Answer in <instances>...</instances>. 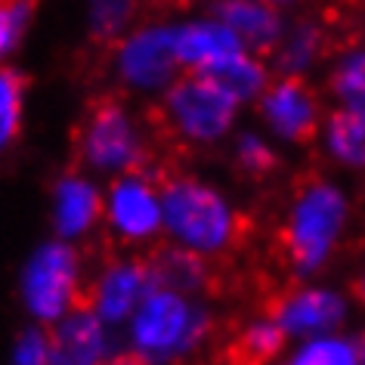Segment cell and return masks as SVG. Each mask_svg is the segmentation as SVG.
<instances>
[{"mask_svg": "<svg viewBox=\"0 0 365 365\" xmlns=\"http://www.w3.org/2000/svg\"><path fill=\"white\" fill-rule=\"evenodd\" d=\"M214 337V313L198 294L152 285L121 328V346L145 365H189Z\"/></svg>", "mask_w": 365, "mask_h": 365, "instance_id": "1", "label": "cell"}, {"mask_svg": "<svg viewBox=\"0 0 365 365\" xmlns=\"http://www.w3.org/2000/svg\"><path fill=\"white\" fill-rule=\"evenodd\" d=\"M161 207L164 239L207 260H223L251 232V220L226 202L220 189L186 170L161 177Z\"/></svg>", "mask_w": 365, "mask_h": 365, "instance_id": "2", "label": "cell"}, {"mask_svg": "<svg viewBox=\"0 0 365 365\" xmlns=\"http://www.w3.org/2000/svg\"><path fill=\"white\" fill-rule=\"evenodd\" d=\"M344 223V198L334 186L307 170L297 173L291 182V207L285 223L276 230L272 248H276L279 267L291 272L288 279H304L322 267L331 245Z\"/></svg>", "mask_w": 365, "mask_h": 365, "instance_id": "3", "label": "cell"}, {"mask_svg": "<svg viewBox=\"0 0 365 365\" xmlns=\"http://www.w3.org/2000/svg\"><path fill=\"white\" fill-rule=\"evenodd\" d=\"M152 124L121 96L96 99L75 130L78 168L99 180L145 170L152 164Z\"/></svg>", "mask_w": 365, "mask_h": 365, "instance_id": "4", "label": "cell"}, {"mask_svg": "<svg viewBox=\"0 0 365 365\" xmlns=\"http://www.w3.org/2000/svg\"><path fill=\"white\" fill-rule=\"evenodd\" d=\"M87 257L75 242L47 235L25 254L16 272V297L29 322L53 328L87 294Z\"/></svg>", "mask_w": 365, "mask_h": 365, "instance_id": "5", "label": "cell"}, {"mask_svg": "<svg viewBox=\"0 0 365 365\" xmlns=\"http://www.w3.org/2000/svg\"><path fill=\"white\" fill-rule=\"evenodd\" d=\"M239 99H232L214 81L186 71L158 96V124L177 145L205 149L220 143L235 121Z\"/></svg>", "mask_w": 365, "mask_h": 365, "instance_id": "6", "label": "cell"}, {"mask_svg": "<svg viewBox=\"0 0 365 365\" xmlns=\"http://www.w3.org/2000/svg\"><path fill=\"white\" fill-rule=\"evenodd\" d=\"M103 232L127 251L152 248L158 239H164L161 177L152 173V168L106 180Z\"/></svg>", "mask_w": 365, "mask_h": 365, "instance_id": "7", "label": "cell"}, {"mask_svg": "<svg viewBox=\"0 0 365 365\" xmlns=\"http://www.w3.org/2000/svg\"><path fill=\"white\" fill-rule=\"evenodd\" d=\"M173 34L168 25H143L112 43V75L124 93L161 96L180 78Z\"/></svg>", "mask_w": 365, "mask_h": 365, "instance_id": "8", "label": "cell"}, {"mask_svg": "<svg viewBox=\"0 0 365 365\" xmlns=\"http://www.w3.org/2000/svg\"><path fill=\"white\" fill-rule=\"evenodd\" d=\"M155 285L149 257L140 254H115L106 257L93 269V276L87 279V294L84 304L103 319L108 328L121 331L127 319L133 316V309L140 307V300L149 294Z\"/></svg>", "mask_w": 365, "mask_h": 365, "instance_id": "9", "label": "cell"}, {"mask_svg": "<svg viewBox=\"0 0 365 365\" xmlns=\"http://www.w3.org/2000/svg\"><path fill=\"white\" fill-rule=\"evenodd\" d=\"M103 182L84 168H68L50 182L47 220L50 235L75 245L90 242L103 230Z\"/></svg>", "mask_w": 365, "mask_h": 365, "instance_id": "10", "label": "cell"}, {"mask_svg": "<svg viewBox=\"0 0 365 365\" xmlns=\"http://www.w3.org/2000/svg\"><path fill=\"white\" fill-rule=\"evenodd\" d=\"M121 350V331L108 328L87 304L50 328V365H108Z\"/></svg>", "mask_w": 365, "mask_h": 365, "instance_id": "11", "label": "cell"}, {"mask_svg": "<svg viewBox=\"0 0 365 365\" xmlns=\"http://www.w3.org/2000/svg\"><path fill=\"white\" fill-rule=\"evenodd\" d=\"M260 112L272 130L294 145H309L319 133L316 93L300 75H282L276 84H267Z\"/></svg>", "mask_w": 365, "mask_h": 365, "instance_id": "12", "label": "cell"}, {"mask_svg": "<svg viewBox=\"0 0 365 365\" xmlns=\"http://www.w3.org/2000/svg\"><path fill=\"white\" fill-rule=\"evenodd\" d=\"M260 316H269L288 334H309L331 328L344 319V300L331 291H297V294H267Z\"/></svg>", "mask_w": 365, "mask_h": 365, "instance_id": "13", "label": "cell"}, {"mask_svg": "<svg viewBox=\"0 0 365 365\" xmlns=\"http://www.w3.org/2000/svg\"><path fill=\"white\" fill-rule=\"evenodd\" d=\"M211 16L239 34L242 47L260 53V56H269V53L279 50L282 19L272 10V4H263V0H220V4L211 6Z\"/></svg>", "mask_w": 365, "mask_h": 365, "instance_id": "14", "label": "cell"}, {"mask_svg": "<svg viewBox=\"0 0 365 365\" xmlns=\"http://www.w3.org/2000/svg\"><path fill=\"white\" fill-rule=\"evenodd\" d=\"M155 285L182 291V294H198L205 297L207 291H214L217 285V272H214V260L202 257V254L180 248V245H164L155 248L149 257Z\"/></svg>", "mask_w": 365, "mask_h": 365, "instance_id": "15", "label": "cell"}, {"mask_svg": "<svg viewBox=\"0 0 365 365\" xmlns=\"http://www.w3.org/2000/svg\"><path fill=\"white\" fill-rule=\"evenodd\" d=\"M173 43H177V59L186 71H198L211 62L232 56V53H242V41L230 25L223 22H189L180 25L177 34H173Z\"/></svg>", "mask_w": 365, "mask_h": 365, "instance_id": "16", "label": "cell"}, {"mask_svg": "<svg viewBox=\"0 0 365 365\" xmlns=\"http://www.w3.org/2000/svg\"><path fill=\"white\" fill-rule=\"evenodd\" d=\"M288 331L276 319L260 316L254 322L242 325L226 344V365H267L282 346H285Z\"/></svg>", "mask_w": 365, "mask_h": 365, "instance_id": "17", "label": "cell"}, {"mask_svg": "<svg viewBox=\"0 0 365 365\" xmlns=\"http://www.w3.org/2000/svg\"><path fill=\"white\" fill-rule=\"evenodd\" d=\"M198 75L214 81L217 87L226 90V93H230L232 99H239V103L260 96L263 90H267V84H269L267 68H263L257 59L245 56V50L232 53V56L217 59V62H211V66H205V68H198Z\"/></svg>", "mask_w": 365, "mask_h": 365, "instance_id": "18", "label": "cell"}, {"mask_svg": "<svg viewBox=\"0 0 365 365\" xmlns=\"http://www.w3.org/2000/svg\"><path fill=\"white\" fill-rule=\"evenodd\" d=\"M331 47H334V38H331L328 22L304 19V22H297L288 38L279 43L276 66H279L282 75H300L309 62L319 59L325 50H331Z\"/></svg>", "mask_w": 365, "mask_h": 365, "instance_id": "19", "label": "cell"}, {"mask_svg": "<svg viewBox=\"0 0 365 365\" xmlns=\"http://www.w3.org/2000/svg\"><path fill=\"white\" fill-rule=\"evenodd\" d=\"M25 124V78L22 71L0 66V158L19 143Z\"/></svg>", "mask_w": 365, "mask_h": 365, "instance_id": "20", "label": "cell"}, {"mask_svg": "<svg viewBox=\"0 0 365 365\" xmlns=\"http://www.w3.org/2000/svg\"><path fill=\"white\" fill-rule=\"evenodd\" d=\"M328 145L344 164L365 168V112L344 108L328 118Z\"/></svg>", "mask_w": 365, "mask_h": 365, "instance_id": "21", "label": "cell"}, {"mask_svg": "<svg viewBox=\"0 0 365 365\" xmlns=\"http://www.w3.org/2000/svg\"><path fill=\"white\" fill-rule=\"evenodd\" d=\"M140 0H90L87 6V29L96 43H115L124 38L130 22L136 19Z\"/></svg>", "mask_w": 365, "mask_h": 365, "instance_id": "22", "label": "cell"}, {"mask_svg": "<svg viewBox=\"0 0 365 365\" xmlns=\"http://www.w3.org/2000/svg\"><path fill=\"white\" fill-rule=\"evenodd\" d=\"M6 365H50V328L25 322L10 341Z\"/></svg>", "mask_w": 365, "mask_h": 365, "instance_id": "23", "label": "cell"}, {"mask_svg": "<svg viewBox=\"0 0 365 365\" xmlns=\"http://www.w3.org/2000/svg\"><path fill=\"white\" fill-rule=\"evenodd\" d=\"M328 84H331L334 96L344 99L346 108L365 112V53L346 56L341 66L334 68V75H331Z\"/></svg>", "mask_w": 365, "mask_h": 365, "instance_id": "24", "label": "cell"}, {"mask_svg": "<svg viewBox=\"0 0 365 365\" xmlns=\"http://www.w3.org/2000/svg\"><path fill=\"white\" fill-rule=\"evenodd\" d=\"M31 10L34 0H0V66L22 43L31 22Z\"/></svg>", "mask_w": 365, "mask_h": 365, "instance_id": "25", "label": "cell"}, {"mask_svg": "<svg viewBox=\"0 0 365 365\" xmlns=\"http://www.w3.org/2000/svg\"><path fill=\"white\" fill-rule=\"evenodd\" d=\"M235 164L242 168V173H248L254 180H263V177H269V173L279 170V155L272 152L260 136L242 133L239 145H235Z\"/></svg>", "mask_w": 365, "mask_h": 365, "instance_id": "26", "label": "cell"}, {"mask_svg": "<svg viewBox=\"0 0 365 365\" xmlns=\"http://www.w3.org/2000/svg\"><path fill=\"white\" fill-rule=\"evenodd\" d=\"M291 365H362L356 344L334 341V337H322V341L307 344L304 350L294 356Z\"/></svg>", "mask_w": 365, "mask_h": 365, "instance_id": "27", "label": "cell"}, {"mask_svg": "<svg viewBox=\"0 0 365 365\" xmlns=\"http://www.w3.org/2000/svg\"><path fill=\"white\" fill-rule=\"evenodd\" d=\"M108 365H145V362L140 359V356H133L130 350H124V346H121V350L108 359Z\"/></svg>", "mask_w": 365, "mask_h": 365, "instance_id": "28", "label": "cell"}, {"mask_svg": "<svg viewBox=\"0 0 365 365\" xmlns=\"http://www.w3.org/2000/svg\"><path fill=\"white\" fill-rule=\"evenodd\" d=\"M350 291H353V297H356V300H362V304H365V272H362L359 279H353V282H350Z\"/></svg>", "mask_w": 365, "mask_h": 365, "instance_id": "29", "label": "cell"}, {"mask_svg": "<svg viewBox=\"0 0 365 365\" xmlns=\"http://www.w3.org/2000/svg\"><path fill=\"white\" fill-rule=\"evenodd\" d=\"M263 4H285V0H263Z\"/></svg>", "mask_w": 365, "mask_h": 365, "instance_id": "30", "label": "cell"}, {"mask_svg": "<svg viewBox=\"0 0 365 365\" xmlns=\"http://www.w3.org/2000/svg\"><path fill=\"white\" fill-rule=\"evenodd\" d=\"M346 4H362L365 6V0H346Z\"/></svg>", "mask_w": 365, "mask_h": 365, "instance_id": "31", "label": "cell"}]
</instances>
